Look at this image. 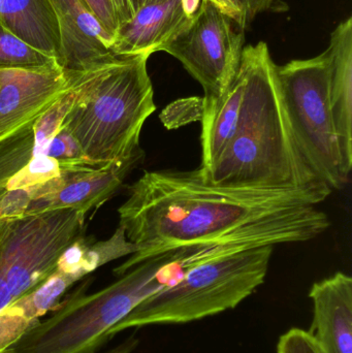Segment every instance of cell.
<instances>
[{"label": "cell", "mask_w": 352, "mask_h": 353, "mask_svg": "<svg viewBox=\"0 0 352 353\" xmlns=\"http://www.w3.org/2000/svg\"><path fill=\"white\" fill-rule=\"evenodd\" d=\"M233 20L208 0H202L190 24L163 48L181 62L204 89L206 125L214 115L239 72L244 32Z\"/></svg>", "instance_id": "cell-8"}, {"label": "cell", "mask_w": 352, "mask_h": 353, "mask_svg": "<svg viewBox=\"0 0 352 353\" xmlns=\"http://www.w3.org/2000/svg\"><path fill=\"white\" fill-rule=\"evenodd\" d=\"M274 246L248 249L192 268L177 283L151 294L110 331L182 325L236 308L266 279Z\"/></svg>", "instance_id": "cell-4"}, {"label": "cell", "mask_w": 352, "mask_h": 353, "mask_svg": "<svg viewBox=\"0 0 352 353\" xmlns=\"http://www.w3.org/2000/svg\"><path fill=\"white\" fill-rule=\"evenodd\" d=\"M138 251L136 245L127 240L125 232L119 225L113 236L101 242H89L85 249L84 268L87 274L116 259L134 254Z\"/></svg>", "instance_id": "cell-20"}, {"label": "cell", "mask_w": 352, "mask_h": 353, "mask_svg": "<svg viewBox=\"0 0 352 353\" xmlns=\"http://www.w3.org/2000/svg\"><path fill=\"white\" fill-rule=\"evenodd\" d=\"M329 58V99L338 139L343 171L352 170V17L341 21L331 34Z\"/></svg>", "instance_id": "cell-14"}, {"label": "cell", "mask_w": 352, "mask_h": 353, "mask_svg": "<svg viewBox=\"0 0 352 353\" xmlns=\"http://www.w3.org/2000/svg\"><path fill=\"white\" fill-rule=\"evenodd\" d=\"M57 68H61L56 59L31 47L0 25V70H51Z\"/></svg>", "instance_id": "cell-19"}, {"label": "cell", "mask_w": 352, "mask_h": 353, "mask_svg": "<svg viewBox=\"0 0 352 353\" xmlns=\"http://www.w3.org/2000/svg\"><path fill=\"white\" fill-rule=\"evenodd\" d=\"M265 41L248 45L240 68L245 79L237 132L205 181L225 188L316 189L333 191L306 163L289 125Z\"/></svg>", "instance_id": "cell-2"}, {"label": "cell", "mask_w": 352, "mask_h": 353, "mask_svg": "<svg viewBox=\"0 0 352 353\" xmlns=\"http://www.w3.org/2000/svg\"><path fill=\"white\" fill-rule=\"evenodd\" d=\"M167 1V0H134V6H136V12L138 8L142 6H147V4L157 3V2Z\"/></svg>", "instance_id": "cell-30"}, {"label": "cell", "mask_w": 352, "mask_h": 353, "mask_svg": "<svg viewBox=\"0 0 352 353\" xmlns=\"http://www.w3.org/2000/svg\"><path fill=\"white\" fill-rule=\"evenodd\" d=\"M194 10L186 0L147 4L118 27L114 37L116 56L152 55L161 52L191 22Z\"/></svg>", "instance_id": "cell-12"}, {"label": "cell", "mask_w": 352, "mask_h": 353, "mask_svg": "<svg viewBox=\"0 0 352 353\" xmlns=\"http://www.w3.org/2000/svg\"><path fill=\"white\" fill-rule=\"evenodd\" d=\"M149 55L117 56L95 70L65 74L76 93L62 126L99 165L140 151L143 126L156 111Z\"/></svg>", "instance_id": "cell-3"}, {"label": "cell", "mask_w": 352, "mask_h": 353, "mask_svg": "<svg viewBox=\"0 0 352 353\" xmlns=\"http://www.w3.org/2000/svg\"><path fill=\"white\" fill-rule=\"evenodd\" d=\"M163 253L138 263L117 281L92 294L83 288L66 299L50 319L35 323L10 347L12 353H95L110 339L114 325L155 292L165 288L158 277Z\"/></svg>", "instance_id": "cell-5"}, {"label": "cell", "mask_w": 352, "mask_h": 353, "mask_svg": "<svg viewBox=\"0 0 352 353\" xmlns=\"http://www.w3.org/2000/svg\"><path fill=\"white\" fill-rule=\"evenodd\" d=\"M277 353H322L312 336L305 330H289L277 344Z\"/></svg>", "instance_id": "cell-24"}, {"label": "cell", "mask_w": 352, "mask_h": 353, "mask_svg": "<svg viewBox=\"0 0 352 353\" xmlns=\"http://www.w3.org/2000/svg\"><path fill=\"white\" fill-rule=\"evenodd\" d=\"M39 155H45L56 159L60 163L62 171L99 165L93 163L86 157L78 141L63 126L41 149Z\"/></svg>", "instance_id": "cell-21"}, {"label": "cell", "mask_w": 352, "mask_h": 353, "mask_svg": "<svg viewBox=\"0 0 352 353\" xmlns=\"http://www.w3.org/2000/svg\"><path fill=\"white\" fill-rule=\"evenodd\" d=\"M6 353H12V352H10V350H8V352Z\"/></svg>", "instance_id": "cell-31"}, {"label": "cell", "mask_w": 352, "mask_h": 353, "mask_svg": "<svg viewBox=\"0 0 352 353\" xmlns=\"http://www.w3.org/2000/svg\"><path fill=\"white\" fill-rule=\"evenodd\" d=\"M61 172L60 163L56 159L45 155H37L8 181L6 192L43 184L61 175Z\"/></svg>", "instance_id": "cell-22"}, {"label": "cell", "mask_w": 352, "mask_h": 353, "mask_svg": "<svg viewBox=\"0 0 352 353\" xmlns=\"http://www.w3.org/2000/svg\"><path fill=\"white\" fill-rule=\"evenodd\" d=\"M86 213L55 209L0 217V312L47 279L83 236Z\"/></svg>", "instance_id": "cell-7"}, {"label": "cell", "mask_w": 352, "mask_h": 353, "mask_svg": "<svg viewBox=\"0 0 352 353\" xmlns=\"http://www.w3.org/2000/svg\"><path fill=\"white\" fill-rule=\"evenodd\" d=\"M61 35L60 68L65 74L95 70L117 57L110 34L83 0H51Z\"/></svg>", "instance_id": "cell-10"}, {"label": "cell", "mask_w": 352, "mask_h": 353, "mask_svg": "<svg viewBox=\"0 0 352 353\" xmlns=\"http://www.w3.org/2000/svg\"><path fill=\"white\" fill-rule=\"evenodd\" d=\"M8 350H6V352H2V353H6V352H8Z\"/></svg>", "instance_id": "cell-32"}, {"label": "cell", "mask_w": 352, "mask_h": 353, "mask_svg": "<svg viewBox=\"0 0 352 353\" xmlns=\"http://www.w3.org/2000/svg\"><path fill=\"white\" fill-rule=\"evenodd\" d=\"M275 70L291 132L306 163L332 190L343 188L349 178L343 171L329 99L328 54L276 64Z\"/></svg>", "instance_id": "cell-6"}, {"label": "cell", "mask_w": 352, "mask_h": 353, "mask_svg": "<svg viewBox=\"0 0 352 353\" xmlns=\"http://www.w3.org/2000/svg\"><path fill=\"white\" fill-rule=\"evenodd\" d=\"M76 281H79L78 278L56 269L47 279L21 296L6 310L17 313L30 323H37L39 317L57 306L68 288Z\"/></svg>", "instance_id": "cell-18"}, {"label": "cell", "mask_w": 352, "mask_h": 353, "mask_svg": "<svg viewBox=\"0 0 352 353\" xmlns=\"http://www.w3.org/2000/svg\"><path fill=\"white\" fill-rule=\"evenodd\" d=\"M0 25L60 66L61 35L51 0H0Z\"/></svg>", "instance_id": "cell-16"}, {"label": "cell", "mask_w": 352, "mask_h": 353, "mask_svg": "<svg viewBox=\"0 0 352 353\" xmlns=\"http://www.w3.org/2000/svg\"><path fill=\"white\" fill-rule=\"evenodd\" d=\"M76 93L68 89L43 115L0 141V197L6 184L59 132Z\"/></svg>", "instance_id": "cell-15"}, {"label": "cell", "mask_w": 352, "mask_h": 353, "mask_svg": "<svg viewBox=\"0 0 352 353\" xmlns=\"http://www.w3.org/2000/svg\"><path fill=\"white\" fill-rule=\"evenodd\" d=\"M68 89L61 68L0 70V141L39 119Z\"/></svg>", "instance_id": "cell-9"}, {"label": "cell", "mask_w": 352, "mask_h": 353, "mask_svg": "<svg viewBox=\"0 0 352 353\" xmlns=\"http://www.w3.org/2000/svg\"><path fill=\"white\" fill-rule=\"evenodd\" d=\"M313 321L307 331L322 353H352V279L337 272L309 292Z\"/></svg>", "instance_id": "cell-13"}, {"label": "cell", "mask_w": 352, "mask_h": 353, "mask_svg": "<svg viewBox=\"0 0 352 353\" xmlns=\"http://www.w3.org/2000/svg\"><path fill=\"white\" fill-rule=\"evenodd\" d=\"M239 2L247 26L262 12H281L287 10V4L282 0H239Z\"/></svg>", "instance_id": "cell-26"}, {"label": "cell", "mask_w": 352, "mask_h": 353, "mask_svg": "<svg viewBox=\"0 0 352 353\" xmlns=\"http://www.w3.org/2000/svg\"><path fill=\"white\" fill-rule=\"evenodd\" d=\"M332 191L225 188L194 171L145 172L128 188L119 225L138 251L114 270L118 277L167 249L215 238L260 218L318 205Z\"/></svg>", "instance_id": "cell-1"}, {"label": "cell", "mask_w": 352, "mask_h": 353, "mask_svg": "<svg viewBox=\"0 0 352 353\" xmlns=\"http://www.w3.org/2000/svg\"><path fill=\"white\" fill-rule=\"evenodd\" d=\"M245 79L241 68L218 109L206 125L202 126V165L207 171L225 152L237 132L243 107Z\"/></svg>", "instance_id": "cell-17"}, {"label": "cell", "mask_w": 352, "mask_h": 353, "mask_svg": "<svg viewBox=\"0 0 352 353\" xmlns=\"http://www.w3.org/2000/svg\"><path fill=\"white\" fill-rule=\"evenodd\" d=\"M204 110V97H187L177 99L167 105L159 118L167 130H178L194 122L202 121Z\"/></svg>", "instance_id": "cell-23"}, {"label": "cell", "mask_w": 352, "mask_h": 353, "mask_svg": "<svg viewBox=\"0 0 352 353\" xmlns=\"http://www.w3.org/2000/svg\"><path fill=\"white\" fill-rule=\"evenodd\" d=\"M138 344H140V340L136 336L132 335L124 340L119 345L103 353H134V350L138 348Z\"/></svg>", "instance_id": "cell-29"}, {"label": "cell", "mask_w": 352, "mask_h": 353, "mask_svg": "<svg viewBox=\"0 0 352 353\" xmlns=\"http://www.w3.org/2000/svg\"><path fill=\"white\" fill-rule=\"evenodd\" d=\"M113 2L118 21H119V26L130 21L136 14L134 0H113Z\"/></svg>", "instance_id": "cell-28"}, {"label": "cell", "mask_w": 352, "mask_h": 353, "mask_svg": "<svg viewBox=\"0 0 352 353\" xmlns=\"http://www.w3.org/2000/svg\"><path fill=\"white\" fill-rule=\"evenodd\" d=\"M103 25V28L115 37L119 27L113 0H83Z\"/></svg>", "instance_id": "cell-25"}, {"label": "cell", "mask_w": 352, "mask_h": 353, "mask_svg": "<svg viewBox=\"0 0 352 353\" xmlns=\"http://www.w3.org/2000/svg\"><path fill=\"white\" fill-rule=\"evenodd\" d=\"M144 157V151L141 149L125 161L64 170L60 175L59 189L30 201L24 214L55 209H74L87 213L93 208H99L115 194Z\"/></svg>", "instance_id": "cell-11"}, {"label": "cell", "mask_w": 352, "mask_h": 353, "mask_svg": "<svg viewBox=\"0 0 352 353\" xmlns=\"http://www.w3.org/2000/svg\"><path fill=\"white\" fill-rule=\"evenodd\" d=\"M190 1L198 6L202 0H190ZM208 1L212 2L221 12H225L227 17H229L242 30L247 27L239 0H208Z\"/></svg>", "instance_id": "cell-27"}]
</instances>
